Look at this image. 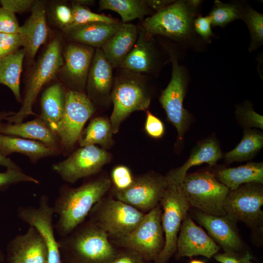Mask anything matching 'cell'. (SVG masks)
<instances>
[{
    "mask_svg": "<svg viewBox=\"0 0 263 263\" xmlns=\"http://www.w3.org/2000/svg\"><path fill=\"white\" fill-rule=\"evenodd\" d=\"M167 184L166 176L150 172L134 177L126 189H113L112 193L115 199L146 213L158 205Z\"/></svg>",
    "mask_w": 263,
    "mask_h": 263,
    "instance_id": "cell-14",
    "label": "cell"
},
{
    "mask_svg": "<svg viewBox=\"0 0 263 263\" xmlns=\"http://www.w3.org/2000/svg\"><path fill=\"white\" fill-rule=\"evenodd\" d=\"M57 242L62 263H111L119 249L105 231L89 220Z\"/></svg>",
    "mask_w": 263,
    "mask_h": 263,
    "instance_id": "cell-2",
    "label": "cell"
},
{
    "mask_svg": "<svg viewBox=\"0 0 263 263\" xmlns=\"http://www.w3.org/2000/svg\"><path fill=\"white\" fill-rule=\"evenodd\" d=\"M222 157V153L217 142L213 139L205 140L195 148L182 166L170 170L166 177L168 180L179 185L190 168L203 163L212 166Z\"/></svg>",
    "mask_w": 263,
    "mask_h": 263,
    "instance_id": "cell-25",
    "label": "cell"
},
{
    "mask_svg": "<svg viewBox=\"0 0 263 263\" xmlns=\"http://www.w3.org/2000/svg\"><path fill=\"white\" fill-rule=\"evenodd\" d=\"M157 56L152 40L141 30L138 32L136 42L125 58L120 69L142 75L150 74L156 68Z\"/></svg>",
    "mask_w": 263,
    "mask_h": 263,
    "instance_id": "cell-22",
    "label": "cell"
},
{
    "mask_svg": "<svg viewBox=\"0 0 263 263\" xmlns=\"http://www.w3.org/2000/svg\"><path fill=\"white\" fill-rule=\"evenodd\" d=\"M111 100L113 109L110 122L113 133H116L131 113L146 111L150 106L151 96L143 75L121 69L114 78Z\"/></svg>",
    "mask_w": 263,
    "mask_h": 263,
    "instance_id": "cell-3",
    "label": "cell"
},
{
    "mask_svg": "<svg viewBox=\"0 0 263 263\" xmlns=\"http://www.w3.org/2000/svg\"><path fill=\"white\" fill-rule=\"evenodd\" d=\"M237 114L246 127L263 129V116L257 113L253 108L245 105L237 108Z\"/></svg>",
    "mask_w": 263,
    "mask_h": 263,
    "instance_id": "cell-39",
    "label": "cell"
},
{
    "mask_svg": "<svg viewBox=\"0 0 263 263\" xmlns=\"http://www.w3.org/2000/svg\"><path fill=\"white\" fill-rule=\"evenodd\" d=\"M240 257L243 263H254L250 261L251 257L248 252L242 256H240Z\"/></svg>",
    "mask_w": 263,
    "mask_h": 263,
    "instance_id": "cell-49",
    "label": "cell"
},
{
    "mask_svg": "<svg viewBox=\"0 0 263 263\" xmlns=\"http://www.w3.org/2000/svg\"><path fill=\"white\" fill-rule=\"evenodd\" d=\"M3 166L7 169L21 170L20 168L10 158L4 157L0 153V166Z\"/></svg>",
    "mask_w": 263,
    "mask_h": 263,
    "instance_id": "cell-48",
    "label": "cell"
},
{
    "mask_svg": "<svg viewBox=\"0 0 263 263\" xmlns=\"http://www.w3.org/2000/svg\"><path fill=\"white\" fill-rule=\"evenodd\" d=\"M242 11L238 4L216 0L208 16L211 25L223 27L236 19H241Z\"/></svg>",
    "mask_w": 263,
    "mask_h": 263,
    "instance_id": "cell-34",
    "label": "cell"
},
{
    "mask_svg": "<svg viewBox=\"0 0 263 263\" xmlns=\"http://www.w3.org/2000/svg\"><path fill=\"white\" fill-rule=\"evenodd\" d=\"M193 28L195 33L206 40H208L213 35L211 20L208 16H198L193 21Z\"/></svg>",
    "mask_w": 263,
    "mask_h": 263,
    "instance_id": "cell-44",
    "label": "cell"
},
{
    "mask_svg": "<svg viewBox=\"0 0 263 263\" xmlns=\"http://www.w3.org/2000/svg\"><path fill=\"white\" fill-rule=\"evenodd\" d=\"M144 129L149 136L155 139L161 138L165 132L163 123L148 110L146 111Z\"/></svg>",
    "mask_w": 263,
    "mask_h": 263,
    "instance_id": "cell-41",
    "label": "cell"
},
{
    "mask_svg": "<svg viewBox=\"0 0 263 263\" xmlns=\"http://www.w3.org/2000/svg\"><path fill=\"white\" fill-rule=\"evenodd\" d=\"M22 182L39 183L38 180L24 173L21 170L7 169L5 171L0 172V188Z\"/></svg>",
    "mask_w": 263,
    "mask_h": 263,
    "instance_id": "cell-38",
    "label": "cell"
},
{
    "mask_svg": "<svg viewBox=\"0 0 263 263\" xmlns=\"http://www.w3.org/2000/svg\"><path fill=\"white\" fill-rule=\"evenodd\" d=\"M169 53L172 63L171 78L159 99L168 120L176 129L178 138L181 140L190 121V114L183 105L187 75L185 69L179 64L176 55L171 50Z\"/></svg>",
    "mask_w": 263,
    "mask_h": 263,
    "instance_id": "cell-10",
    "label": "cell"
},
{
    "mask_svg": "<svg viewBox=\"0 0 263 263\" xmlns=\"http://www.w3.org/2000/svg\"><path fill=\"white\" fill-rule=\"evenodd\" d=\"M23 44L20 34L0 33V58L16 52Z\"/></svg>",
    "mask_w": 263,
    "mask_h": 263,
    "instance_id": "cell-37",
    "label": "cell"
},
{
    "mask_svg": "<svg viewBox=\"0 0 263 263\" xmlns=\"http://www.w3.org/2000/svg\"><path fill=\"white\" fill-rule=\"evenodd\" d=\"M63 64L61 42L53 40L36 64L26 87L20 109L17 113H7L1 117L8 123H21L30 115L34 102L43 86L52 79Z\"/></svg>",
    "mask_w": 263,
    "mask_h": 263,
    "instance_id": "cell-5",
    "label": "cell"
},
{
    "mask_svg": "<svg viewBox=\"0 0 263 263\" xmlns=\"http://www.w3.org/2000/svg\"><path fill=\"white\" fill-rule=\"evenodd\" d=\"M241 19L248 29L250 42L249 51H255L263 44V15L250 7L243 10Z\"/></svg>",
    "mask_w": 263,
    "mask_h": 263,
    "instance_id": "cell-33",
    "label": "cell"
},
{
    "mask_svg": "<svg viewBox=\"0 0 263 263\" xmlns=\"http://www.w3.org/2000/svg\"><path fill=\"white\" fill-rule=\"evenodd\" d=\"M138 32L133 24L122 23L117 31L101 48L105 57L113 68H120L136 42Z\"/></svg>",
    "mask_w": 263,
    "mask_h": 263,
    "instance_id": "cell-21",
    "label": "cell"
},
{
    "mask_svg": "<svg viewBox=\"0 0 263 263\" xmlns=\"http://www.w3.org/2000/svg\"><path fill=\"white\" fill-rule=\"evenodd\" d=\"M263 188L262 184L248 183L230 191L224 202L226 215L255 228L262 226Z\"/></svg>",
    "mask_w": 263,
    "mask_h": 263,
    "instance_id": "cell-12",
    "label": "cell"
},
{
    "mask_svg": "<svg viewBox=\"0 0 263 263\" xmlns=\"http://www.w3.org/2000/svg\"><path fill=\"white\" fill-rule=\"evenodd\" d=\"M64 103L65 95L60 83L50 86L42 95L40 118L55 133L63 114Z\"/></svg>",
    "mask_w": 263,
    "mask_h": 263,
    "instance_id": "cell-28",
    "label": "cell"
},
{
    "mask_svg": "<svg viewBox=\"0 0 263 263\" xmlns=\"http://www.w3.org/2000/svg\"><path fill=\"white\" fill-rule=\"evenodd\" d=\"M94 112L93 103L84 93L69 90L65 94L64 110L55 132L61 145L73 146Z\"/></svg>",
    "mask_w": 263,
    "mask_h": 263,
    "instance_id": "cell-11",
    "label": "cell"
},
{
    "mask_svg": "<svg viewBox=\"0 0 263 263\" xmlns=\"http://www.w3.org/2000/svg\"><path fill=\"white\" fill-rule=\"evenodd\" d=\"M162 212L161 207L158 205L145 213L140 223L130 233L110 241L117 248L133 250L145 260L154 262L165 245Z\"/></svg>",
    "mask_w": 263,
    "mask_h": 263,
    "instance_id": "cell-8",
    "label": "cell"
},
{
    "mask_svg": "<svg viewBox=\"0 0 263 263\" xmlns=\"http://www.w3.org/2000/svg\"><path fill=\"white\" fill-rule=\"evenodd\" d=\"M179 185L190 206L208 215H226L224 206L230 190L213 173L203 171L187 174Z\"/></svg>",
    "mask_w": 263,
    "mask_h": 263,
    "instance_id": "cell-6",
    "label": "cell"
},
{
    "mask_svg": "<svg viewBox=\"0 0 263 263\" xmlns=\"http://www.w3.org/2000/svg\"><path fill=\"white\" fill-rule=\"evenodd\" d=\"M72 10L73 22L68 27L95 22L107 23H115L118 22L117 19L113 18L94 13L86 6L78 4L74 2H73Z\"/></svg>",
    "mask_w": 263,
    "mask_h": 263,
    "instance_id": "cell-35",
    "label": "cell"
},
{
    "mask_svg": "<svg viewBox=\"0 0 263 263\" xmlns=\"http://www.w3.org/2000/svg\"><path fill=\"white\" fill-rule=\"evenodd\" d=\"M111 179L100 177L90 180L76 188L62 186L53 207L58 216L55 230L63 237L85 221L94 206L112 186Z\"/></svg>",
    "mask_w": 263,
    "mask_h": 263,
    "instance_id": "cell-1",
    "label": "cell"
},
{
    "mask_svg": "<svg viewBox=\"0 0 263 263\" xmlns=\"http://www.w3.org/2000/svg\"><path fill=\"white\" fill-rule=\"evenodd\" d=\"M74 2L86 6V5H89L93 4L94 1V0H78L74 1Z\"/></svg>",
    "mask_w": 263,
    "mask_h": 263,
    "instance_id": "cell-50",
    "label": "cell"
},
{
    "mask_svg": "<svg viewBox=\"0 0 263 263\" xmlns=\"http://www.w3.org/2000/svg\"><path fill=\"white\" fill-rule=\"evenodd\" d=\"M113 134L110 120L97 117L82 131L78 141L80 147L97 144L104 149H109L113 143Z\"/></svg>",
    "mask_w": 263,
    "mask_h": 263,
    "instance_id": "cell-30",
    "label": "cell"
},
{
    "mask_svg": "<svg viewBox=\"0 0 263 263\" xmlns=\"http://www.w3.org/2000/svg\"><path fill=\"white\" fill-rule=\"evenodd\" d=\"M198 0L174 1L162 10L147 18L142 23L148 35H161L176 40L188 39L193 33Z\"/></svg>",
    "mask_w": 263,
    "mask_h": 263,
    "instance_id": "cell-4",
    "label": "cell"
},
{
    "mask_svg": "<svg viewBox=\"0 0 263 263\" xmlns=\"http://www.w3.org/2000/svg\"><path fill=\"white\" fill-rule=\"evenodd\" d=\"M215 176L230 191L248 183H263V163L251 162L238 167L226 168L218 171Z\"/></svg>",
    "mask_w": 263,
    "mask_h": 263,
    "instance_id": "cell-27",
    "label": "cell"
},
{
    "mask_svg": "<svg viewBox=\"0 0 263 263\" xmlns=\"http://www.w3.org/2000/svg\"><path fill=\"white\" fill-rule=\"evenodd\" d=\"M167 180L168 184L160 201L163 209L161 223L165 245L153 263H167L176 253L178 233L190 207L179 184Z\"/></svg>",
    "mask_w": 263,
    "mask_h": 263,
    "instance_id": "cell-9",
    "label": "cell"
},
{
    "mask_svg": "<svg viewBox=\"0 0 263 263\" xmlns=\"http://www.w3.org/2000/svg\"><path fill=\"white\" fill-rule=\"evenodd\" d=\"M123 22H95L64 29L68 37L77 43L100 48L120 28Z\"/></svg>",
    "mask_w": 263,
    "mask_h": 263,
    "instance_id": "cell-23",
    "label": "cell"
},
{
    "mask_svg": "<svg viewBox=\"0 0 263 263\" xmlns=\"http://www.w3.org/2000/svg\"><path fill=\"white\" fill-rule=\"evenodd\" d=\"M1 7L14 13H22L32 8L36 1L33 0H1Z\"/></svg>",
    "mask_w": 263,
    "mask_h": 263,
    "instance_id": "cell-45",
    "label": "cell"
},
{
    "mask_svg": "<svg viewBox=\"0 0 263 263\" xmlns=\"http://www.w3.org/2000/svg\"><path fill=\"white\" fill-rule=\"evenodd\" d=\"M189 263H205L200 260L194 259V260H191L190 261Z\"/></svg>",
    "mask_w": 263,
    "mask_h": 263,
    "instance_id": "cell-52",
    "label": "cell"
},
{
    "mask_svg": "<svg viewBox=\"0 0 263 263\" xmlns=\"http://www.w3.org/2000/svg\"><path fill=\"white\" fill-rule=\"evenodd\" d=\"M145 213L113 197H103L93 207L89 221L105 231L110 240L120 238L132 231Z\"/></svg>",
    "mask_w": 263,
    "mask_h": 263,
    "instance_id": "cell-7",
    "label": "cell"
},
{
    "mask_svg": "<svg viewBox=\"0 0 263 263\" xmlns=\"http://www.w3.org/2000/svg\"><path fill=\"white\" fill-rule=\"evenodd\" d=\"M177 240L176 257L201 255L210 259L220 247L200 226L187 215L181 223Z\"/></svg>",
    "mask_w": 263,
    "mask_h": 263,
    "instance_id": "cell-17",
    "label": "cell"
},
{
    "mask_svg": "<svg viewBox=\"0 0 263 263\" xmlns=\"http://www.w3.org/2000/svg\"><path fill=\"white\" fill-rule=\"evenodd\" d=\"M171 0H146V3L151 10L155 13L159 11L174 2Z\"/></svg>",
    "mask_w": 263,
    "mask_h": 263,
    "instance_id": "cell-47",
    "label": "cell"
},
{
    "mask_svg": "<svg viewBox=\"0 0 263 263\" xmlns=\"http://www.w3.org/2000/svg\"><path fill=\"white\" fill-rule=\"evenodd\" d=\"M48 256L44 239L32 226L24 234L14 237L6 247L8 263H48Z\"/></svg>",
    "mask_w": 263,
    "mask_h": 263,
    "instance_id": "cell-16",
    "label": "cell"
},
{
    "mask_svg": "<svg viewBox=\"0 0 263 263\" xmlns=\"http://www.w3.org/2000/svg\"><path fill=\"white\" fill-rule=\"evenodd\" d=\"M20 30L15 13L2 7H0V33L20 34Z\"/></svg>",
    "mask_w": 263,
    "mask_h": 263,
    "instance_id": "cell-40",
    "label": "cell"
},
{
    "mask_svg": "<svg viewBox=\"0 0 263 263\" xmlns=\"http://www.w3.org/2000/svg\"><path fill=\"white\" fill-rule=\"evenodd\" d=\"M94 52V48L77 43L66 47L61 74L70 90L83 93Z\"/></svg>",
    "mask_w": 263,
    "mask_h": 263,
    "instance_id": "cell-15",
    "label": "cell"
},
{
    "mask_svg": "<svg viewBox=\"0 0 263 263\" xmlns=\"http://www.w3.org/2000/svg\"><path fill=\"white\" fill-rule=\"evenodd\" d=\"M213 257L220 263H243L240 256L236 253L225 252L224 253H216Z\"/></svg>",
    "mask_w": 263,
    "mask_h": 263,
    "instance_id": "cell-46",
    "label": "cell"
},
{
    "mask_svg": "<svg viewBox=\"0 0 263 263\" xmlns=\"http://www.w3.org/2000/svg\"><path fill=\"white\" fill-rule=\"evenodd\" d=\"M195 218L225 252L237 253L242 250L243 245L236 227V221L229 216H214L199 211Z\"/></svg>",
    "mask_w": 263,
    "mask_h": 263,
    "instance_id": "cell-19",
    "label": "cell"
},
{
    "mask_svg": "<svg viewBox=\"0 0 263 263\" xmlns=\"http://www.w3.org/2000/svg\"></svg>",
    "mask_w": 263,
    "mask_h": 263,
    "instance_id": "cell-53",
    "label": "cell"
},
{
    "mask_svg": "<svg viewBox=\"0 0 263 263\" xmlns=\"http://www.w3.org/2000/svg\"><path fill=\"white\" fill-rule=\"evenodd\" d=\"M111 159V154L105 149L88 145L81 147L66 159L53 165L52 168L63 180L74 184L97 173Z\"/></svg>",
    "mask_w": 263,
    "mask_h": 263,
    "instance_id": "cell-13",
    "label": "cell"
},
{
    "mask_svg": "<svg viewBox=\"0 0 263 263\" xmlns=\"http://www.w3.org/2000/svg\"><path fill=\"white\" fill-rule=\"evenodd\" d=\"M0 133L40 142L56 149V134L40 117L17 124L0 122Z\"/></svg>",
    "mask_w": 263,
    "mask_h": 263,
    "instance_id": "cell-24",
    "label": "cell"
},
{
    "mask_svg": "<svg viewBox=\"0 0 263 263\" xmlns=\"http://www.w3.org/2000/svg\"><path fill=\"white\" fill-rule=\"evenodd\" d=\"M25 53L24 49L0 58V84L7 86L20 102V78Z\"/></svg>",
    "mask_w": 263,
    "mask_h": 263,
    "instance_id": "cell-29",
    "label": "cell"
},
{
    "mask_svg": "<svg viewBox=\"0 0 263 263\" xmlns=\"http://www.w3.org/2000/svg\"><path fill=\"white\" fill-rule=\"evenodd\" d=\"M99 9L117 13L124 23L136 19H142L151 11L146 0H100Z\"/></svg>",
    "mask_w": 263,
    "mask_h": 263,
    "instance_id": "cell-31",
    "label": "cell"
},
{
    "mask_svg": "<svg viewBox=\"0 0 263 263\" xmlns=\"http://www.w3.org/2000/svg\"><path fill=\"white\" fill-rule=\"evenodd\" d=\"M134 177L130 169L124 165L115 167L111 172V182L113 189L123 190L128 188L133 183Z\"/></svg>",
    "mask_w": 263,
    "mask_h": 263,
    "instance_id": "cell-36",
    "label": "cell"
},
{
    "mask_svg": "<svg viewBox=\"0 0 263 263\" xmlns=\"http://www.w3.org/2000/svg\"><path fill=\"white\" fill-rule=\"evenodd\" d=\"M111 263H153V262L145 260L140 254L133 250L119 248L117 255Z\"/></svg>",
    "mask_w": 263,
    "mask_h": 263,
    "instance_id": "cell-43",
    "label": "cell"
},
{
    "mask_svg": "<svg viewBox=\"0 0 263 263\" xmlns=\"http://www.w3.org/2000/svg\"><path fill=\"white\" fill-rule=\"evenodd\" d=\"M53 15L56 24L63 29L70 26L73 22L72 8L65 4L56 5Z\"/></svg>",
    "mask_w": 263,
    "mask_h": 263,
    "instance_id": "cell-42",
    "label": "cell"
},
{
    "mask_svg": "<svg viewBox=\"0 0 263 263\" xmlns=\"http://www.w3.org/2000/svg\"><path fill=\"white\" fill-rule=\"evenodd\" d=\"M263 134L255 130H245L238 145L225 153V158L228 163L251 159L263 148Z\"/></svg>",
    "mask_w": 263,
    "mask_h": 263,
    "instance_id": "cell-32",
    "label": "cell"
},
{
    "mask_svg": "<svg viewBox=\"0 0 263 263\" xmlns=\"http://www.w3.org/2000/svg\"><path fill=\"white\" fill-rule=\"evenodd\" d=\"M20 29L25 55L33 59L45 41L48 33L45 6L42 2L36 1L30 16L20 26Z\"/></svg>",
    "mask_w": 263,
    "mask_h": 263,
    "instance_id": "cell-20",
    "label": "cell"
},
{
    "mask_svg": "<svg viewBox=\"0 0 263 263\" xmlns=\"http://www.w3.org/2000/svg\"><path fill=\"white\" fill-rule=\"evenodd\" d=\"M112 65L101 49L95 50L86 81L87 96L93 103L106 106L111 101L114 77Z\"/></svg>",
    "mask_w": 263,
    "mask_h": 263,
    "instance_id": "cell-18",
    "label": "cell"
},
{
    "mask_svg": "<svg viewBox=\"0 0 263 263\" xmlns=\"http://www.w3.org/2000/svg\"><path fill=\"white\" fill-rule=\"evenodd\" d=\"M5 259V255L2 250L0 248V262H3Z\"/></svg>",
    "mask_w": 263,
    "mask_h": 263,
    "instance_id": "cell-51",
    "label": "cell"
},
{
    "mask_svg": "<svg viewBox=\"0 0 263 263\" xmlns=\"http://www.w3.org/2000/svg\"><path fill=\"white\" fill-rule=\"evenodd\" d=\"M57 150L38 141L0 133V153L4 157L17 152L36 162L56 154Z\"/></svg>",
    "mask_w": 263,
    "mask_h": 263,
    "instance_id": "cell-26",
    "label": "cell"
}]
</instances>
